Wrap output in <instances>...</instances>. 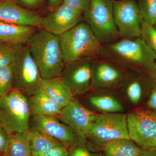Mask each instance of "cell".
Segmentation results:
<instances>
[{
	"label": "cell",
	"mask_w": 156,
	"mask_h": 156,
	"mask_svg": "<svg viewBox=\"0 0 156 156\" xmlns=\"http://www.w3.org/2000/svg\"><path fill=\"white\" fill-rule=\"evenodd\" d=\"M31 116H47L57 118L62 108L49 98L42 89L39 92L27 97Z\"/></svg>",
	"instance_id": "obj_19"
},
{
	"label": "cell",
	"mask_w": 156,
	"mask_h": 156,
	"mask_svg": "<svg viewBox=\"0 0 156 156\" xmlns=\"http://www.w3.org/2000/svg\"><path fill=\"white\" fill-rule=\"evenodd\" d=\"M154 77L156 78V60L154 64Z\"/></svg>",
	"instance_id": "obj_36"
},
{
	"label": "cell",
	"mask_w": 156,
	"mask_h": 156,
	"mask_svg": "<svg viewBox=\"0 0 156 156\" xmlns=\"http://www.w3.org/2000/svg\"><path fill=\"white\" fill-rule=\"evenodd\" d=\"M31 118L27 97L18 90L0 97V126L9 135L27 133Z\"/></svg>",
	"instance_id": "obj_4"
},
{
	"label": "cell",
	"mask_w": 156,
	"mask_h": 156,
	"mask_svg": "<svg viewBox=\"0 0 156 156\" xmlns=\"http://www.w3.org/2000/svg\"><path fill=\"white\" fill-rule=\"evenodd\" d=\"M128 134L143 150L156 149V112L139 110L127 114Z\"/></svg>",
	"instance_id": "obj_8"
},
{
	"label": "cell",
	"mask_w": 156,
	"mask_h": 156,
	"mask_svg": "<svg viewBox=\"0 0 156 156\" xmlns=\"http://www.w3.org/2000/svg\"><path fill=\"white\" fill-rule=\"evenodd\" d=\"M69 156H103L101 152H94L89 150L85 142L81 143L78 145L70 149Z\"/></svg>",
	"instance_id": "obj_28"
},
{
	"label": "cell",
	"mask_w": 156,
	"mask_h": 156,
	"mask_svg": "<svg viewBox=\"0 0 156 156\" xmlns=\"http://www.w3.org/2000/svg\"><path fill=\"white\" fill-rule=\"evenodd\" d=\"M141 37L156 55V28L154 25L142 19Z\"/></svg>",
	"instance_id": "obj_27"
},
{
	"label": "cell",
	"mask_w": 156,
	"mask_h": 156,
	"mask_svg": "<svg viewBox=\"0 0 156 156\" xmlns=\"http://www.w3.org/2000/svg\"><path fill=\"white\" fill-rule=\"evenodd\" d=\"M143 150L130 138L116 140L106 144L103 156H140Z\"/></svg>",
	"instance_id": "obj_21"
},
{
	"label": "cell",
	"mask_w": 156,
	"mask_h": 156,
	"mask_svg": "<svg viewBox=\"0 0 156 156\" xmlns=\"http://www.w3.org/2000/svg\"><path fill=\"white\" fill-rule=\"evenodd\" d=\"M14 89L12 64L0 69V97L8 95Z\"/></svg>",
	"instance_id": "obj_26"
},
{
	"label": "cell",
	"mask_w": 156,
	"mask_h": 156,
	"mask_svg": "<svg viewBox=\"0 0 156 156\" xmlns=\"http://www.w3.org/2000/svg\"><path fill=\"white\" fill-rule=\"evenodd\" d=\"M27 133H15L9 135L8 148L3 156H32Z\"/></svg>",
	"instance_id": "obj_23"
},
{
	"label": "cell",
	"mask_w": 156,
	"mask_h": 156,
	"mask_svg": "<svg viewBox=\"0 0 156 156\" xmlns=\"http://www.w3.org/2000/svg\"><path fill=\"white\" fill-rule=\"evenodd\" d=\"M16 1L24 5L35 7L40 5L44 0H16Z\"/></svg>",
	"instance_id": "obj_33"
},
{
	"label": "cell",
	"mask_w": 156,
	"mask_h": 156,
	"mask_svg": "<svg viewBox=\"0 0 156 156\" xmlns=\"http://www.w3.org/2000/svg\"><path fill=\"white\" fill-rule=\"evenodd\" d=\"M108 48L121 61L131 66L144 69L154 77L156 55L141 37L123 38L110 44Z\"/></svg>",
	"instance_id": "obj_5"
},
{
	"label": "cell",
	"mask_w": 156,
	"mask_h": 156,
	"mask_svg": "<svg viewBox=\"0 0 156 156\" xmlns=\"http://www.w3.org/2000/svg\"><path fill=\"white\" fill-rule=\"evenodd\" d=\"M42 17L33 11L23 9L12 0L0 1V21L41 28Z\"/></svg>",
	"instance_id": "obj_14"
},
{
	"label": "cell",
	"mask_w": 156,
	"mask_h": 156,
	"mask_svg": "<svg viewBox=\"0 0 156 156\" xmlns=\"http://www.w3.org/2000/svg\"><path fill=\"white\" fill-rule=\"evenodd\" d=\"M41 89L62 109L74 98L72 92L61 77L43 79Z\"/></svg>",
	"instance_id": "obj_17"
},
{
	"label": "cell",
	"mask_w": 156,
	"mask_h": 156,
	"mask_svg": "<svg viewBox=\"0 0 156 156\" xmlns=\"http://www.w3.org/2000/svg\"><path fill=\"white\" fill-rule=\"evenodd\" d=\"M62 1L63 0H48V4L51 7L57 5Z\"/></svg>",
	"instance_id": "obj_35"
},
{
	"label": "cell",
	"mask_w": 156,
	"mask_h": 156,
	"mask_svg": "<svg viewBox=\"0 0 156 156\" xmlns=\"http://www.w3.org/2000/svg\"><path fill=\"white\" fill-rule=\"evenodd\" d=\"M113 15L119 35L124 39L141 37L142 18L136 2L134 0L114 2Z\"/></svg>",
	"instance_id": "obj_10"
},
{
	"label": "cell",
	"mask_w": 156,
	"mask_h": 156,
	"mask_svg": "<svg viewBox=\"0 0 156 156\" xmlns=\"http://www.w3.org/2000/svg\"><path fill=\"white\" fill-rule=\"evenodd\" d=\"M146 82L143 76L133 71L124 76L121 91L128 103L132 107L139 105L145 94Z\"/></svg>",
	"instance_id": "obj_16"
},
{
	"label": "cell",
	"mask_w": 156,
	"mask_h": 156,
	"mask_svg": "<svg viewBox=\"0 0 156 156\" xmlns=\"http://www.w3.org/2000/svg\"><path fill=\"white\" fill-rule=\"evenodd\" d=\"M124 76L118 68L105 62H92L91 87L98 90L112 89L121 84Z\"/></svg>",
	"instance_id": "obj_15"
},
{
	"label": "cell",
	"mask_w": 156,
	"mask_h": 156,
	"mask_svg": "<svg viewBox=\"0 0 156 156\" xmlns=\"http://www.w3.org/2000/svg\"><path fill=\"white\" fill-rule=\"evenodd\" d=\"M27 137L32 154L44 152L62 145L56 140L34 129H30Z\"/></svg>",
	"instance_id": "obj_22"
},
{
	"label": "cell",
	"mask_w": 156,
	"mask_h": 156,
	"mask_svg": "<svg viewBox=\"0 0 156 156\" xmlns=\"http://www.w3.org/2000/svg\"><path fill=\"white\" fill-rule=\"evenodd\" d=\"M91 0H63L62 3L67 5L83 11H87Z\"/></svg>",
	"instance_id": "obj_30"
},
{
	"label": "cell",
	"mask_w": 156,
	"mask_h": 156,
	"mask_svg": "<svg viewBox=\"0 0 156 156\" xmlns=\"http://www.w3.org/2000/svg\"><path fill=\"white\" fill-rule=\"evenodd\" d=\"M9 135L0 126V156H4L9 145Z\"/></svg>",
	"instance_id": "obj_31"
},
{
	"label": "cell",
	"mask_w": 156,
	"mask_h": 156,
	"mask_svg": "<svg viewBox=\"0 0 156 156\" xmlns=\"http://www.w3.org/2000/svg\"><path fill=\"white\" fill-rule=\"evenodd\" d=\"M140 156H156V149L143 150Z\"/></svg>",
	"instance_id": "obj_34"
},
{
	"label": "cell",
	"mask_w": 156,
	"mask_h": 156,
	"mask_svg": "<svg viewBox=\"0 0 156 156\" xmlns=\"http://www.w3.org/2000/svg\"><path fill=\"white\" fill-rule=\"evenodd\" d=\"M50 136L60 143L68 150L85 142L72 127L62 122L56 117L36 115L31 116L30 128Z\"/></svg>",
	"instance_id": "obj_9"
},
{
	"label": "cell",
	"mask_w": 156,
	"mask_h": 156,
	"mask_svg": "<svg viewBox=\"0 0 156 156\" xmlns=\"http://www.w3.org/2000/svg\"><path fill=\"white\" fill-rule=\"evenodd\" d=\"M147 106L148 108L156 111V84L151 92L147 102Z\"/></svg>",
	"instance_id": "obj_32"
},
{
	"label": "cell",
	"mask_w": 156,
	"mask_h": 156,
	"mask_svg": "<svg viewBox=\"0 0 156 156\" xmlns=\"http://www.w3.org/2000/svg\"><path fill=\"white\" fill-rule=\"evenodd\" d=\"M154 26L156 28V22Z\"/></svg>",
	"instance_id": "obj_37"
},
{
	"label": "cell",
	"mask_w": 156,
	"mask_h": 156,
	"mask_svg": "<svg viewBox=\"0 0 156 156\" xmlns=\"http://www.w3.org/2000/svg\"><path fill=\"white\" fill-rule=\"evenodd\" d=\"M32 156H69V150L62 145L44 152L32 154Z\"/></svg>",
	"instance_id": "obj_29"
},
{
	"label": "cell",
	"mask_w": 156,
	"mask_h": 156,
	"mask_svg": "<svg viewBox=\"0 0 156 156\" xmlns=\"http://www.w3.org/2000/svg\"><path fill=\"white\" fill-rule=\"evenodd\" d=\"M87 103L94 110L101 113H118L124 110V106L116 96L108 92L93 94L87 98Z\"/></svg>",
	"instance_id": "obj_20"
},
{
	"label": "cell",
	"mask_w": 156,
	"mask_h": 156,
	"mask_svg": "<svg viewBox=\"0 0 156 156\" xmlns=\"http://www.w3.org/2000/svg\"><path fill=\"white\" fill-rule=\"evenodd\" d=\"M97 115L73 98L67 105L62 109L57 119L72 127L85 140L87 131L95 121Z\"/></svg>",
	"instance_id": "obj_13"
},
{
	"label": "cell",
	"mask_w": 156,
	"mask_h": 156,
	"mask_svg": "<svg viewBox=\"0 0 156 156\" xmlns=\"http://www.w3.org/2000/svg\"><path fill=\"white\" fill-rule=\"evenodd\" d=\"M137 4L143 20L154 25L156 22V0H138Z\"/></svg>",
	"instance_id": "obj_25"
},
{
	"label": "cell",
	"mask_w": 156,
	"mask_h": 156,
	"mask_svg": "<svg viewBox=\"0 0 156 156\" xmlns=\"http://www.w3.org/2000/svg\"><path fill=\"white\" fill-rule=\"evenodd\" d=\"M35 27L0 21V44L27 45L36 31Z\"/></svg>",
	"instance_id": "obj_18"
},
{
	"label": "cell",
	"mask_w": 156,
	"mask_h": 156,
	"mask_svg": "<svg viewBox=\"0 0 156 156\" xmlns=\"http://www.w3.org/2000/svg\"><path fill=\"white\" fill-rule=\"evenodd\" d=\"M59 40L66 64L106 54L101 43L85 22L81 21L62 34Z\"/></svg>",
	"instance_id": "obj_2"
},
{
	"label": "cell",
	"mask_w": 156,
	"mask_h": 156,
	"mask_svg": "<svg viewBox=\"0 0 156 156\" xmlns=\"http://www.w3.org/2000/svg\"><path fill=\"white\" fill-rule=\"evenodd\" d=\"M27 47L43 79L61 76L66 64L59 37L41 29L34 34Z\"/></svg>",
	"instance_id": "obj_1"
},
{
	"label": "cell",
	"mask_w": 156,
	"mask_h": 156,
	"mask_svg": "<svg viewBox=\"0 0 156 156\" xmlns=\"http://www.w3.org/2000/svg\"><path fill=\"white\" fill-rule=\"evenodd\" d=\"M25 47L23 45L0 44V69L12 64Z\"/></svg>",
	"instance_id": "obj_24"
},
{
	"label": "cell",
	"mask_w": 156,
	"mask_h": 156,
	"mask_svg": "<svg viewBox=\"0 0 156 156\" xmlns=\"http://www.w3.org/2000/svg\"><path fill=\"white\" fill-rule=\"evenodd\" d=\"M130 138L127 126V114H97L87 131L85 144L92 152H101L106 144L116 140Z\"/></svg>",
	"instance_id": "obj_3"
},
{
	"label": "cell",
	"mask_w": 156,
	"mask_h": 156,
	"mask_svg": "<svg viewBox=\"0 0 156 156\" xmlns=\"http://www.w3.org/2000/svg\"><path fill=\"white\" fill-rule=\"evenodd\" d=\"M112 0H91L84 13L86 23L101 44L114 41L119 35Z\"/></svg>",
	"instance_id": "obj_6"
},
{
	"label": "cell",
	"mask_w": 156,
	"mask_h": 156,
	"mask_svg": "<svg viewBox=\"0 0 156 156\" xmlns=\"http://www.w3.org/2000/svg\"><path fill=\"white\" fill-rule=\"evenodd\" d=\"M12 67L14 89L27 97L41 89L43 78L27 46L12 63Z\"/></svg>",
	"instance_id": "obj_7"
},
{
	"label": "cell",
	"mask_w": 156,
	"mask_h": 156,
	"mask_svg": "<svg viewBox=\"0 0 156 156\" xmlns=\"http://www.w3.org/2000/svg\"><path fill=\"white\" fill-rule=\"evenodd\" d=\"M83 14V11L62 3L42 17L41 28L59 37L81 22Z\"/></svg>",
	"instance_id": "obj_11"
},
{
	"label": "cell",
	"mask_w": 156,
	"mask_h": 156,
	"mask_svg": "<svg viewBox=\"0 0 156 156\" xmlns=\"http://www.w3.org/2000/svg\"><path fill=\"white\" fill-rule=\"evenodd\" d=\"M92 62L85 58L66 64L60 77L74 96L83 95L91 88Z\"/></svg>",
	"instance_id": "obj_12"
}]
</instances>
